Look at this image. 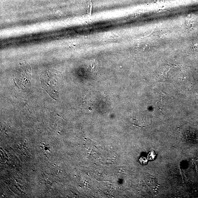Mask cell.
<instances>
[{"label":"cell","instance_id":"1","mask_svg":"<svg viewBox=\"0 0 198 198\" xmlns=\"http://www.w3.org/2000/svg\"><path fill=\"white\" fill-rule=\"evenodd\" d=\"M41 81L42 87L53 99L58 97L59 91L61 85V75L56 69L46 70L41 75Z\"/></svg>","mask_w":198,"mask_h":198},{"label":"cell","instance_id":"2","mask_svg":"<svg viewBox=\"0 0 198 198\" xmlns=\"http://www.w3.org/2000/svg\"><path fill=\"white\" fill-rule=\"evenodd\" d=\"M16 79L20 86L28 83L31 75V68L26 62L20 64L17 68Z\"/></svg>","mask_w":198,"mask_h":198}]
</instances>
